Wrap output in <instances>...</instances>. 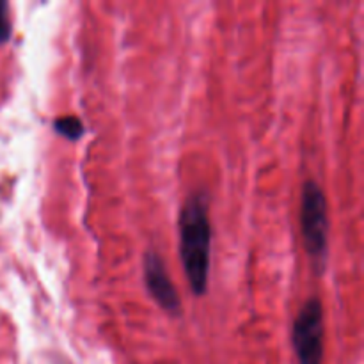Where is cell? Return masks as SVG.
Instances as JSON below:
<instances>
[{"label": "cell", "instance_id": "obj_5", "mask_svg": "<svg viewBox=\"0 0 364 364\" xmlns=\"http://www.w3.org/2000/svg\"><path fill=\"white\" fill-rule=\"evenodd\" d=\"M53 130L68 141H78L84 135V124L77 116H63L53 121Z\"/></svg>", "mask_w": 364, "mask_h": 364}, {"label": "cell", "instance_id": "obj_3", "mask_svg": "<svg viewBox=\"0 0 364 364\" xmlns=\"http://www.w3.org/2000/svg\"><path fill=\"white\" fill-rule=\"evenodd\" d=\"M291 343L301 364L323 361V308L316 297L309 299L294 320Z\"/></svg>", "mask_w": 364, "mask_h": 364}, {"label": "cell", "instance_id": "obj_2", "mask_svg": "<svg viewBox=\"0 0 364 364\" xmlns=\"http://www.w3.org/2000/svg\"><path fill=\"white\" fill-rule=\"evenodd\" d=\"M301 228L309 258L313 259L316 269H323L327 258L329 217H327L326 194L316 181H306L302 187Z\"/></svg>", "mask_w": 364, "mask_h": 364}, {"label": "cell", "instance_id": "obj_6", "mask_svg": "<svg viewBox=\"0 0 364 364\" xmlns=\"http://www.w3.org/2000/svg\"><path fill=\"white\" fill-rule=\"evenodd\" d=\"M11 38V18H9V4L6 0H0V45L9 41Z\"/></svg>", "mask_w": 364, "mask_h": 364}, {"label": "cell", "instance_id": "obj_1", "mask_svg": "<svg viewBox=\"0 0 364 364\" xmlns=\"http://www.w3.org/2000/svg\"><path fill=\"white\" fill-rule=\"evenodd\" d=\"M180 230V258L183 263L191 290L196 295H205L208 290L210 249H212V228H210L208 205L203 194L188 196L178 217Z\"/></svg>", "mask_w": 364, "mask_h": 364}, {"label": "cell", "instance_id": "obj_4", "mask_svg": "<svg viewBox=\"0 0 364 364\" xmlns=\"http://www.w3.org/2000/svg\"><path fill=\"white\" fill-rule=\"evenodd\" d=\"M144 283L153 301L164 311H167L173 316L180 315L181 304L178 291L174 288L173 281H171L169 272H167L162 258L155 251H148L144 256Z\"/></svg>", "mask_w": 364, "mask_h": 364}]
</instances>
